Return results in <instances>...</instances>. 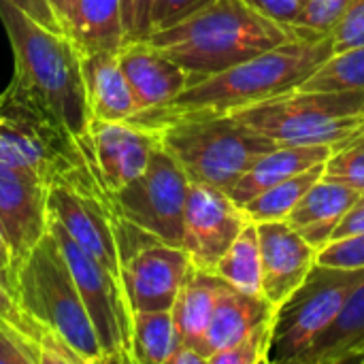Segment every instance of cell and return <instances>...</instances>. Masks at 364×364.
I'll list each match as a JSON object with an SVG mask.
<instances>
[{"mask_svg":"<svg viewBox=\"0 0 364 364\" xmlns=\"http://www.w3.org/2000/svg\"><path fill=\"white\" fill-rule=\"evenodd\" d=\"M331 53V34L286 41L220 73L192 79L168 105L136 113L130 122L156 130L173 119L230 115L254 102L299 87Z\"/></svg>","mask_w":364,"mask_h":364,"instance_id":"6da1fadb","label":"cell"},{"mask_svg":"<svg viewBox=\"0 0 364 364\" xmlns=\"http://www.w3.org/2000/svg\"><path fill=\"white\" fill-rule=\"evenodd\" d=\"M0 21L15 58V73L6 90L53 115L79 141L92 145V113L77 43L68 34L41 26L11 0H0Z\"/></svg>","mask_w":364,"mask_h":364,"instance_id":"7a4b0ae2","label":"cell"},{"mask_svg":"<svg viewBox=\"0 0 364 364\" xmlns=\"http://www.w3.org/2000/svg\"><path fill=\"white\" fill-rule=\"evenodd\" d=\"M299 36L296 28L260 15L243 0H213L145 38L192 79H200Z\"/></svg>","mask_w":364,"mask_h":364,"instance_id":"3957f363","label":"cell"},{"mask_svg":"<svg viewBox=\"0 0 364 364\" xmlns=\"http://www.w3.org/2000/svg\"><path fill=\"white\" fill-rule=\"evenodd\" d=\"M0 162L28 171L49 190L66 188L111 200L92 145L11 90L0 96Z\"/></svg>","mask_w":364,"mask_h":364,"instance_id":"277c9868","label":"cell"},{"mask_svg":"<svg viewBox=\"0 0 364 364\" xmlns=\"http://www.w3.org/2000/svg\"><path fill=\"white\" fill-rule=\"evenodd\" d=\"M275 145H331L364 132V92L288 90L230 113Z\"/></svg>","mask_w":364,"mask_h":364,"instance_id":"5b68a950","label":"cell"},{"mask_svg":"<svg viewBox=\"0 0 364 364\" xmlns=\"http://www.w3.org/2000/svg\"><path fill=\"white\" fill-rule=\"evenodd\" d=\"M15 296L41 326L64 339L81 363H105L92 318L51 230L19 264Z\"/></svg>","mask_w":364,"mask_h":364,"instance_id":"8992f818","label":"cell"},{"mask_svg":"<svg viewBox=\"0 0 364 364\" xmlns=\"http://www.w3.org/2000/svg\"><path fill=\"white\" fill-rule=\"evenodd\" d=\"M160 145L179 162L190 183L230 192L273 141L232 115L183 117L156 128Z\"/></svg>","mask_w":364,"mask_h":364,"instance_id":"52a82bcc","label":"cell"},{"mask_svg":"<svg viewBox=\"0 0 364 364\" xmlns=\"http://www.w3.org/2000/svg\"><path fill=\"white\" fill-rule=\"evenodd\" d=\"M364 279V269L316 264L307 279L277 307L269 363L294 364L333 324L350 292Z\"/></svg>","mask_w":364,"mask_h":364,"instance_id":"ba28073f","label":"cell"},{"mask_svg":"<svg viewBox=\"0 0 364 364\" xmlns=\"http://www.w3.org/2000/svg\"><path fill=\"white\" fill-rule=\"evenodd\" d=\"M190 179L179 162L158 145L147 168L130 183L111 194L119 218L143 228L162 243L181 247L183 211Z\"/></svg>","mask_w":364,"mask_h":364,"instance_id":"9c48e42d","label":"cell"},{"mask_svg":"<svg viewBox=\"0 0 364 364\" xmlns=\"http://www.w3.org/2000/svg\"><path fill=\"white\" fill-rule=\"evenodd\" d=\"M49 230L70 267L83 305L98 335L105 363H132V311L124 286L98 260L83 252L58 220L49 215Z\"/></svg>","mask_w":364,"mask_h":364,"instance_id":"30bf717a","label":"cell"},{"mask_svg":"<svg viewBox=\"0 0 364 364\" xmlns=\"http://www.w3.org/2000/svg\"><path fill=\"white\" fill-rule=\"evenodd\" d=\"M247 224L250 218L228 192L213 186L190 183L183 211L181 250L194 269L213 273L220 258Z\"/></svg>","mask_w":364,"mask_h":364,"instance_id":"8fae6325","label":"cell"},{"mask_svg":"<svg viewBox=\"0 0 364 364\" xmlns=\"http://www.w3.org/2000/svg\"><path fill=\"white\" fill-rule=\"evenodd\" d=\"M190 267L181 247L158 239L136 250L122 262V286L130 311H171Z\"/></svg>","mask_w":364,"mask_h":364,"instance_id":"7c38bea8","label":"cell"},{"mask_svg":"<svg viewBox=\"0 0 364 364\" xmlns=\"http://www.w3.org/2000/svg\"><path fill=\"white\" fill-rule=\"evenodd\" d=\"M49 215L62 224L70 239L122 282L117 245V213L111 200L79 194L66 188L49 190Z\"/></svg>","mask_w":364,"mask_h":364,"instance_id":"4fadbf2b","label":"cell"},{"mask_svg":"<svg viewBox=\"0 0 364 364\" xmlns=\"http://www.w3.org/2000/svg\"><path fill=\"white\" fill-rule=\"evenodd\" d=\"M0 228L15 264L49 232V188L28 171L0 162Z\"/></svg>","mask_w":364,"mask_h":364,"instance_id":"5bb4252c","label":"cell"},{"mask_svg":"<svg viewBox=\"0 0 364 364\" xmlns=\"http://www.w3.org/2000/svg\"><path fill=\"white\" fill-rule=\"evenodd\" d=\"M262 258V296L279 307L318 264L320 250L307 243L286 220L256 224Z\"/></svg>","mask_w":364,"mask_h":364,"instance_id":"9a60e30c","label":"cell"},{"mask_svg":"<svg viewBox=\"0 0 364 364\" xmlns=\"http://www.w3.org/2000/svg\"><path fill=\"white\" fill-rule=\"evenodd\" d=\"M92 149L107 190L113 194L134 181L149 164L154 149L160 145L158 132L139 124L92 119Z\"/></svg>","mask_w":364,"mask_h":364,"instance_id":"2e32d148","label":"cell"},{"mask_svg":"<svg viewBox=\"0 0 364 364\" xmlns=\"http://www.w3.org/2000/svg\"><path fill=\"white\" fill-rule=\"evenodd\" d=\"M119 66L126 75L139 113L160 109L181 94L192 77L147 38L126 41L117 49Z\"/></svg>","mask_w":364,"mask_h":364,"instance_id":"e0dca14e","label":"cell"},{"mask_svg":"<svg viewBox=\"0 0 364 364\" xmlns=\"http://www.w3.org/2000/svg\"><path fill=\"white\" fill-rule=\"evenodd\" d=\"M81 73L92 119L126 122L139 113L117 51H81Z\"/></svg>","mask_w":364,"mask_h":364,"instance_id":"ac0fdd59","label":"cell"},{"mask_svg":"<svg viewBox=\"0 0 364 364\" xmlns=\"http://www.w3.org/2000/svg\"><path fill=\"white\" fill-rule=\"evenodd\" d=\"M360 196V192L322 177L307 190V194L299 200L286 222L307 243L322 250L331 243L335 228L358 203Z\"/></svg>","mask_w":364,"mask_h":364,"instance_id":"d6986e66","label":"cell"},{"mask_svg":"<svg viewBox=\"0 0 364 364\" xmlns=\"http://www.w3.org/2000/svg\"><path fill=\"white\" fill-rule=\"evenodd\" d=\"M333 149L335 147L331 145H275L250 166V171L237 181L228 196L239 207H243L275 183L324 164Z\"/></svg>","mask_w":364,"mask_h":364,"instance_id":"ffe728a7","label":"cell"},{"mask_svg":"<svg viewBox=\"0 0 364 364\" xmlns=\"http://www.w3.org/2000/svg\"><path fill=\"white\" fill-rule=\"evenodd\" d=\"M277 307L262 296L245 294L224 282L207 328V356L232 348L275 316Z\"/></svg>","mask_w":364,"mask_h":364,"instance_id":"44dd1931","label":"cell"},{"mask_svg":"<svg viewBox=\"0 0 364 364\" xmlns=\"http://www.w3.org/2000/svg\"><path fill=\"white\" fill-rule=\"evenodd\" d=\"M364 360V279L350 292L333 324L294 364H346Z\"/></svg>","mask_w":364,"mask_h":364,"instance_id":"7402d4cb","label":"cell"},{"mask_svg":"<svg viewBox=\"0 0 364 364\" xmlns=\"http://www.w3.org/2000/svg\"><path fill=\"white\" fill-rule=\"evenodd\" d=\"M222 286L224 282L215 273L190 267L181 284V290L175 299V305L171 309L179 341L200 352L207 358V328Z\"/></svg>","mask_w":364,"mask_h":364,"instance_id":"603a6c76","label":"cell"},{"mask_svg":"<svg viewBox=\"0 0 364 364\" xmlns=\"http://www.w3.org/2000/svg\"><path fill=\"white\" fill-rule=\"evenodd\" d=\"M66 34L79 51H117L126 43L124 0H77Z\"/></svg>","mask_w":364,"mask_h":364,"instance_id":"cb8c5ba5","label":"cell"},{"mask_svg":"<svg viewBox=\"0 0 364 364\" xmlns=\"http://www.w3.org/2000/svg\"><path fill=\"white\" fill-rule=\"evenodd\" d=\"M213 273L222 282L245 294L262 296V258H260L258 230L254 222H250L241 230V235L235 239L228 252L220 258Z\"/></svg>","mask_w":364,"mask_h":364,"instance_id":"d4e9b609","label":"cell"},{"mask_svg":"<svg viewBox=\"0 0 364 364\" xmlns=\"http://www.w3.org/2000/svg\"><path fill=\"white\" fill-rule=\"evenodd\" d=\"M179 343L173 311L132 314V363L166 364Z\"/></svg>","mask_w":364,"mask_h":364,"instance_id":"484cf974","label":"cell"},{"mask_svg":"<svg viewBox=\"0 0 364 364\" xmlns=\"http://www.w3.org/2000/svg\"><path fill=\"white\" fill-rule=\"evenodd\" d=\"M322 175H324V164L314 166V168L299 173L294 177H288V179L275 183L273 188L264 190L262 194H258L250 203H245L241 209L245 211V215L254 224L286 220L292 213V209L299 205V200L307 194V190L316 181L322 179Z\"/></svg>","mask_w":364,"mask_h":364,"instance_id":"4316f807","label":"cell"},{"mask_svg":"<svg viewBox=\"0 0 364 364\" xmlns=\"http://www.w3.org/2000/svg\"><path fill=\"white\" fill-rule=\"evenodd\" d=\"M307 92H364V45L331 53L301 85Z\"/></svg>","mask_w":364,"mask_h":364,"instance_id":"83f0119b","label":"cell"},{"mask_svg":"<svg viewBox=\"0 0 364 364\" xmlns=\"http://www.w3.org/2000/svg\"><path fill=\"white\" fill-rule=\"evenodd\" d=\"M322 177L364 194V132L333 149Z\"/></svg>","mask_w":364,"mask_h":364,"instance_id":"f1b7e54d","label":"cell"},{"mask_svg":"<svg viewBox=\"0 0 364 364\" xmlns=\"http://www.w3.org/2000/svg\"><path fill=\"white\" fill-rule=\"evenodd\" d=\"M273 324L275 316L254 328L247 337L235 343L228 350H222L211 356L209 364H262L269 363L271 341H273Z\"/></svg>","mask_w":364,"mask_h":364,"instance_id":"f546056e","label":"cell"},{"mask_svg":"<svg viewBox=\"0 0 364 364\" xmlns=\"http://www.w3.org/2000/svg\"><path fill=\"white\" fill-rule=\"evenodd\" d=\"M0 328L17 335L23 339L28 346H32L36 352L41 350V343L47 337V328L41 326L17 301L15 294H11L2 284H0Z\"/></svg>","mask_w":364,"mask_h":364,"instance_id":"4dcf8cb0","label":"cell"},{"mask_svg":"<svg viewBox=\"0 0 364 364\" xmlns=\"http://www.w3.org/2000/svg\"><path fill=\"white\" fill-rule=\"evenodd\" d=\"M348 4L350 0H307L294 21V28L303 36H328Z\"/></svg>","mask_w":364,"mask_h":364,"instance_id":"1f68e13d","label":"cell"},{"mask_svg":"<svg viewBox=\"0 0 364 364\" xmlns=\"http://www.w3.org/2000/svg\"><path fill=\"white\" fill-rule=\"evenodd\" d=\"M333 53L364 45V0H350L346 13L331 32Z\"/></svg>","mask_w":364,"mask_h":364,"instance_id":"d6a6232c","label":"cell"},{"mask_svg":"<svg viewBox=\"0 0 364 364\" xmlns=\"http://www.w3.org/2000/svg\"><path fill=\"white\" fill-rule=\"evenodd\" d=\"M318 262L343 269H364V232L331 241L320 250Z\"/></svg>","mask_w":364,"mask_h":364,"instance_id":"836d02e7","label":"cell"},{"mask_svg":"<svg viewBox=\"0 0 364 364\" xmlns=\"http://www.w3.org/2000/svg\"><path fill=\"white\" fill-rule=\"evenodd\" d=\"M211 2L213 0H154L149 13V32L168 28Z\"/></svg>","mask_w":364,"mask_h":364,"instance_id":"e575fe53","label":"cell"},{"mask_svg":"<svg viewBox=\"0 0 364 364\" xmlns=\"http://www.w3.org/2000/svg\"><path fill=\"white\" fill-rule=\"evenodd\" d=\"M243 2L254 11H258L260 15L294 28V21L301 15L307 0H243Z\"/></svg>","mask_w":364,"mask_h":364,"instance_id":"d590c367","label":"cell"},{"mask_svg":"<svg viewBox=\"0 0 364 364\" xmlns=\"http://www.w3.org/2000/svg\"><path fill=\"white\" fill-rule=\"evenodd\" d=\"M154 0H124L126 41H139L149 34V13Z\"/></svg>","mask_w":364,"mask_h":364,"instance_id":"8d00e7d4","label":"cell"},{"mask_svg":"<svg viewBox=\"0 0 364 364\" xmlns=\"http://www.w3.org/2000/svg\"><path fill=\"white\" fill-rule=\"evenodd\" d=\"M0 364H38V352L17 335L0 328Z\"/></svg>","mask_w":364,"mask_h":364,"instance_id":"74e56055","label":"cell"},{"mask_svg":"<svg viewBox=\"0 0 364 364\" xmlns=\"http://www.w3.org/2000/svg\"><path fill=\"white\" fill-rule=\"evenodd\" d=\"M19 11H23L26 15H30L34 21H38L41 26L53 30V32H62L66 34L64 30V23L60 19V15L55 13V9L51 6L49 0H11Z\"/></svg>","mask_w":364,"mask_h":364,"instance_id":"f35d334b","label":"cell"},{"mask_svg":"<svg viewBox=\"0 0 364 364\" xmlns=\"http://www.w3.org/2000/svg\"><path fill=\"white\" fill-rule=\"evenodd\" d=\"M0 284L15 294L17 292V264L13 258V250L0 228Z\"/></svg>","mask_w":364,"mask_h":364,"instance_id":"ab89813d","label":"cell"},{"mask_svg":"<svg viewBox=\"0 0 364 364\" xmlns=\"http://www.w3.org/2000/svg\"><path fill=\"white\" fill-rule=\"evenodd\" d=\"M166 364H207V358L200 352H196L194 348L179 343V348L173 352V356L168 358Z\"/></svg>","mask_w":364,"mask_h":364,"instance_id":"60d3db41","label":"cell"},{"mask_svg":"<svg viewBox=\"0 0 364 364\" xmlns=\"http://www.w3.org/2000/svg\"><path fill=\"white\" fill-rule=\"evenodd\" d=\"M75 6H77V0H64V11H62V23H64V30H68V21L75 13Z\"/></svg>","mask_w":364,"mask_h":364,"instance_id":"b9f144b4","label":"cell"},{"mask_svg":"<svg viewBox=\"0 0 364 364\" xmlns=\"http://www.w3.org/2000/svg\"><path fill=\"white\" fill-rule=\"evenodd\" d=\"M51 2V6L55 9V13L60 15V19H62V11H64V0H49Z\"/></svg>","mask_w":364,"mask_h":364,"instance_id":"7bdbcfd3","label":"cell"},{"mask_svg":"<svg viewBox=\"0 0 364 364\" xmlns=\"http://www.w3.org/2000/svg\"><path fill=\"white\" fill-rule=\"evenodd\" d=\"M356 205H364V194L358 198V203H356Z\"/></svg>","mask_w":364,"mask_h":364,"instance_id":"ee69618b","label":"cell"},{"mask_svg":"<svg viewBox=\"0 0 364 364\" xmlns=\"http://www.w3.org/2000/svg\"><path fill=\"white\" fill-rule=\"evenodd\" d=\"M363 364H364V360H363Z\"/></svg>","mask_w":364,"mask_h":364,"instance_id":"f6af8a7d","label":"cell"}]
</instances>
